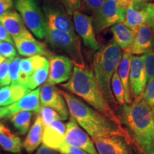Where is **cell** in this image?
I'll use <instances>...</instances> for the list:
<instances>
[{"label": "cell", "instance_id": "ffe728a7", "mask_svg": "<svg viewBox=\"0 0 154 154\" xmlns=\"http://www.w3.org/2000/svg\"><path fill=\"white\" fill-rule=\"evenodd\" d=\"M149 16V4L131 5L126 11V17L123 24L136 33L141 25L146 24Z\"/></svg>", "mask_w": 154, "mask_h": 154}, {"label": "cell", "instance_id": "f6af8a7d", "mask_svg": "<svg viewBox=\"0 0 154 154\" xmlns=\"http://www.w3.org/2000/svg\"><path fill=\"white\" fill-rule=\"evenodd\" d=\"M5 59H5V57H2V56L1 54H0V65H1V63H2L3 61L5 60Z\"/></svg>", "mask_w": 154, "mask_h": 154}, {"label": "cell", "instance_id": "3957f363", "mask_svg": "<svg viewBox=\"0 0 154 154\" xmlns=\"http://www.w3.org/2000/svg\"><path fill=\"white\" fill-rule=\"evenodd\" d=\"M121 119L140 151L154 154V114L143 96L123 106Z\"/></svg>", "mask_w": 154, "mask_h": 154}, {"label": "cell", "instance_id": "4fadbf2b", "mask_svg": "<svg viewBox=\"0 0 154 154\" xmlns=\"http://www.w3.org/2000/svg\"><path fill=\"white\" fill-rule=\"evenodd\" d=\"M99 154H131L130 142L122 136L92 138Z\"/></svg>", "mask_w": 154, "mask_h": 154}, {"label": "cell", "instance_id": "9a60e30c", "mask_svg": "<svg viewBox=\"0 0 154 154\" xmlns=\"http://www.w3.org/2000/svg\"><path fill=\"white\" fill-rule=\"evenodd\" d=\"M40 89L41 88H36L26 94L19 101L8 106H5V119H9L15 113L21 111H34L38 114L42 109L40 103Z\"/></svg>", "mask_w": 154, "mask_h": 154}, {"label": "cell", "instance_id": "e0dca14e", "mask_svg": "<svg viewBox=\"0 0 154 154\" xmlns=\"http://www.w3.org/2000/svg\"><path fill=\"white\" fill-rule=\"evenodd\" d=\"M153 49L154 32L149 25L144 24L138 29L134 43L128 51L132 55H143Z\"/></svg>", "mask_w": 154, "mask_h": 154}, {"label": "cell", "instance_id": "ee69618b", "mask_svg": "<svg viewBox=\"0 0 154 154\" xmlns=\"http://www.w3.org/2000/svg\"><path fill=\"white\" fill-rule=\"evenodd\" d=\"M148 0H134V5H140V4L146 3Z\"/></svg>", "mask_w": 154, "mask_h": 154}, {"label": "cell", "instance_id": "83f0119b", "mask_svg": "<svg viewBox=\"0 0 154 154\" xmlns=\"http://www.w3.org/2000/svg\"><path fill=\"white\" fill-rule=\"evenodd\" d=\"M49 63L47 61L40 68L34 71L29 79L26 86L31 90H34L44 82H47L49 77Z\"/></svg>", "mask_w": 154, "mask_h": 154}, {"label": "cell", "instance_id": "ab89813d", "mask_svg": "<svg viewBox=\"0 0 154 154\" xmlns=\"http://www.w3.org/2000/svg\"><path fill=\"white\" fill-rule=\"evenodd\" d=\"M0 42H10V43H14L12 37L7 32V31L4 27L1 22H0Z\"/></svg>", "mask_w": 154, "mask_h": 154}, {"label": "cell", "instance_id": "e575fe53", "mask_svg": "<svg viewBox=\"0 0 154 154\" xmlns=\"http://www.w3.org/2000/svg\"><path fill=\"white\" fill-rule=\"evenodd\" d=\"M0 54L5 59H13L17 57V49L14 44L7 42H0Z\"/></svg>", "mask_w": 154, "mask_h": 154}, {"label": "cell", "instance_id": "52a82bcc", "mask_svg": "<svg viewBox=\"0 0 154 154\" xmlns=\"http://www.w3.org/2000/svg\"><path fill=\"white\" fill-rule=\"evenodd\" d=\"M15 8L26 26L36 38H45L47 25L36 0H14Z\"/></svg>", "mask_w": 154, "mask_h": 154}, {"label": "cell", "instance_id": "4316f807", "mask_svg": "<svg viewBox=\"0 0 154 154\" xmlns=\"http://www.w3.org/2000/svg\"><path fill=\"white\" fill-rule=\"evenodd\" d=\"M33 113L32 111H21L11 116V123L19 135H24L29 130Z\"/></svg>", "mask_w": 154, "mask_h": 154}, {"label": "cell", "instance_id": "60d3db41", "mask_svg": "<svg viewBox=\"0 0 154 154\" xmlns=\"http://www.w3.org/2000/svg\"><path fill=\"white\" fill-rule=\"evenodd\" d=\"M146 24L152 29L154 32V3L149 4V16H148Z\"/></svg>", "mask_w": 154, "mask_h": 154}, {"label": "cell", "instance_id": "5b68a950", "mask_svg": "<svg viewBox=\"0 0 154 154\" xmlns=\"http://www.w3.org/2000/svg\"><path fill=\"white\" fill-rule=\"evenodd\" d=\"M45 39L54 50L66 55L75 66H86L82 51V42L76 33H66L47 29Z\"/></svg>", "mask_w": 154, "mask_h": 154}, {"label": "cell", "instance_id": "74e56055", "mask_svg": "<svg viewBox=\"0 0 154 154\" xmlns=\"http://www.w3.org/2000/svg\"><path fill=\"white\" fill-rule=\"evenodd\" d=\"M57 151L61 154H88L84 150L74 147V146H69L66 143L61 146Z\"/></svg>", "mask_w": 154, "mask_h": 154}, {"label": "cell", "instance_id": "8fae6325", "mask_svg": "<svg viewBox=\"0 0 154 154\" xmlns=\"http://www.w3.org/2000/svg\"><path fill=\"white\" fill-rule=\"evenodd\" d=\"M74 63L63 55H53L49 58V73L47 83L49 84H61L72 77Z\"/></svg>", "mask_w": 154, "mask_h": 154}, {"label": "cell", "instance_id": "30bf717a", "mask_svg": "<svg viewBox=\"0 0 154 154\" xmlns=\"http://www.w3.org/2000/svg\"><path fill=\"white\" fill-rule=\"evenodd\" d=\"M65 143L84 150L88 154H99L91 138L88 136L87 133L82 129L72 117L66 124Z\"/></svg>", "mask_w": 154, "mask_h": 154}, {"label": "cell", "instance_id": "bcb514c9", "mask_svg": "<svg viewBox=\"0 0 154 154\" xmlns=\"http://www.w3.org/2000/svg\"><path fill=\"white\" fill-rule=\"evenodd\" d=\"M153 114H154V109H153Z\"/></svg>", "mask_w": 154, "mask_h": 154}, {"label": "cell", "instance_id": "d4e9b609", "mask_svg": "<svg viewBox=\"0 0 154 154\" xmlns=\"http://www.w3.org/2000/svg\"><path fill=\"white\" fill-rule=\"evenodd\" d=\"M48 61L44 56L36 55L26 59H22L21 61L19 83L26 86L30 76L34 71L42 67Z\"/></svg>", "mask_w": 154, "mask_h": 154}, {"label": "cell", "instance_id": "7bdbcfd3", "mask_svg": "<svg viewBox=\"0 0 154 154\" xmlns=\"http://www.w3.org/2000/svg\"><path fill=\"white\" fill-rule=\"evenodd\" d=\"M5 106L0 107V119H5Z\"/></svg>", "mask_w": 154, "mask_h": 154}, {"label": "cell", "instance_id": "8992f818", "mask_svg": "<svg viewBox=\"0 0 154 154\" xmlns=\"http://www.w3.org/2000/svg\"><path fill=\"white\" fill-rule=\"evenodd\" d=\"M133 4L134 0H105L92 17L96 33L99 34L109 26L124 22L127 9Z\"/></svg>", "mask_w": 154, "mask_h": 154}, {"label": "cell", "instance_id": "f1b7e54d", "mask_svg": "<svg viewBox=\"0 0 154 154\" xmlns=\"http://www.w3.org/2000/svg\"><path fill=\"white\" fill-rule=\"evenodd\" d=\"M111 89H112L113 94L117 103L122 106L126 104L124 88L119 77L118 70L113 74L112 79H111Z\"/></svg>", "mask_w": 154, "mask_h": 154}, {"label": "cell", "instance_id": "836d02e7", "mask_svg": "<svg viewBox=\"0 0 154 154\" xmlns=\"http://www.w3.org/2000/svg\"><path fill=\"white\" fill-rule=\"evenodd\" d=\"M144 64L147 74V82L154 79V49L143 54Z\"/></svg>", "mask_w": 154, "mask_h": 154}, {"label": "cell", "instance_id": "6da1fadb", "mask_svg": "<svg viewBox=\"0 0 154 154\" xmlns=\"http://www.w3.org/2000/svg\"><path fill=\"white\" fill-rule=\"evenodd\" d=\"M59 91L66 100L71 117L91 138L118 136L129 142L132 140L129 133L122 126L111 121L74 94L60 89Z\"/></svg>", "mask_w": 154, "mask_h": 154}, {"label": "cell", "instance_id": "d6a6232c", "mask_svg": "<svg viewBox=\"0 0 154 154\" xmlns=\"http://www.w3.org/2000/svg\"><path fill=\"white\" fill-rule=\"evenodd\" d=\"M12 59H6L0 65V86H9L11 84L9 74V65Z\"/></svg>", "mask_w": 154, "mask_h": 154}, {"label": "cell", "instance_id": "7a4b0ae2", "mask_svg": "<svg viewBox=\"0 0 154 154\" xmlns=\"http://www.w3.org/2000/svg\"><path fill=\"white\" fill-rule=\"evenodd\" d=\"M61 86L69 93L84 100L90 106L111 121L122 126L121 116L108 101L91 69L86 66H74L70 79L66 84H61Z\"/></svg>", "mask_w": 154, "mask_h": 154}, {"label": "cell", "instance_id": "1f68e13d", "mask_svg": "<svg viewBox=\"0 0 154 154\" xmlns=\"http://www.w3.org/2000/svg\"><path fill=\"white\" fill-rule=\"evenodd\" d=\"M22 59L16 57L13 58L9 65V74L11 78V85L19 84V74H20V64Z\"/></svg>", "mask_w": 154, "mask_h": 154}, {"label": "cell", "instance_id": "cb8c5ba5", "mask_svg": "<svg viewBox=\"0 0 154 154\" xmlns=\"http://www.w3.org/2000/svg\"><path fill=\"white\" fill-rule=\"evenodd\" d=\"M132 54L129 51H124L122 54L121 62L118 68V73L121 82L124 86L125 91V101L126 104H131L132 103L131 91L129 85V76L131 63Z\"/></svg>", "mask_w": 154, "mask_h": 154}, {"label": "cell", "instance_id": "c3c4849f", "mask_svg": "<svg viewBox=\"0 0 154 154\" xmlns=\"http://www.w3.org/2000/svg\"><path fill=\"white\" fill-rule=\"evenodd\" d=\"M17 154H19V153H17Z\"/></svg>", "mask_w": 154, "mask_h": 154}, {"label": "cell", "instance_id": "8d00e7d4", "mask_svg": "<svg viewBox=\"0 0 154 154\" xmlns=\"http://www.w3.org/2000/svg\"><path fill=\"white\" fill-rule=\"evenodd\" d=\"M69 14H73L76 11H79L81 7L82 0H59Z\"/></svg>", "mask_w": 154, "mask_h": 154}, {"label": "cell", "instance_id": "7dc6e473", "mask_svg": "<svg viewBox=\"0 0 154 154\" xmlns=\"http://www.w3.org/2000/svg\"><path fill=\"white\" fill-rule=\"evenodd\" d=\"M0 153H1V151H0Z\"/></svg>", "mask_w": 154, "mask_h": 154}, {"label": "cell", "instance_id": "f546056e", "mask_svg": "<svg viewBox=\"0 0 154 154\" xmlns=\"http://www.w3.org/2000/svg\"><path fill=\"white\" fill-rule=\"evenodd\" d=\"M105 0H82L80 11L90 17H93L101 8Z\"/></svg>", "mask_w": 154, "mask_h": 154}, {"label": "cell", "instance_id": "7402d4cb", "mask_svg": "<svg viewBox=\"0 0 154 154\" xmlns=\"http://www.w3.org/2000/svg\"><path fill=\"white\" fill-rule=\"evenodd\" d=\"M44 125L39 114L36 118L34 124L29 131L26 138H25L23 147L29 153H33L38 149L43 140Z\"/></svg>", "mask_w": 154, "mask_h": 154}, {"label": "cell", "instance_id": "4dcf8cb0", "mask_svg": "<svg viewBox=\"0 0 154 154\" xmlns=\"http://www.w3.org/2000/svg\"><path fill=\"white\" fill-rule=\"evenodd\" d=\"M43 121L44 127L48 126L57 121H62L60 115L57 111L49 107L42 106L40 113H38Z\"/></svg>", "mask_w": 154, "mask_h": 154}, {"label": "cell", "instance_id": "5bb4252c", "mask_svg": "<svg viewBox=\"0 0 154 154\" xmlns=\"http://www.w3.org/2000/svg\"><path fill=\"white\" fill-rule=\"evenodd\" d=\"M13 41L20 55L29 57L43 55L44 57L47 56L49 58L54 55L48 49L45 44L36 40L30 32L22 36L14 38Z\"/></svg>", "mask_w": 154, "mask_h": 154}, {"label": "cell", "instance_id": "277c9868", "mask_svg": "<svg viewBox=\"0 0 154 154\" xmlns=\"http://www.w3.org/2000/svg\"><path fill=\"white\" fill-rule=\"evenodd\" d=\"M121 58V49L113 41L96 51L92 63L93 73L96 82L115 110L117 109L118 103L111 89V79L118 70Z\"/></svg>", "mask_w": 154, "mask_h": 154}, {"label": "cell", "instance_id": "7c38bea8", "mask_svg": "<svg viewBox=\"0 0 154 154\" xmlns=\"http://www.w3.org/2000/svg\"><path fill=\"white\" fill-rule=\"evenodd\" d=\"M147 84V74L143 56H132L131 63L129 85L134 99L143 96Z\"/></svg>", "mask_w": 154, "mask_h": 154}, {"label": "cell", "instance_id": "ba28073f", "mask_svg": "<svg viewBox=\"0 0 154 154\" xmlns=\"http://www.w3.org/2000/svg\"><path fill=\"white\" fill-rule=\"evenodd\" d=\"M73 19L75 31L82 38L84 45L92 51H98L100 45L95 35L93 17L76 11L73 14Z\"/></svg>", "mask_w": 154, "mask_h": 154}, {"label": "cell", "instance_id": "484cf974", "mask_svg": "<svg viewBox=\"0 0 154 154\" xmlns=\"http://www.w3.org/2000/svg\"><path fill=\"white\" fill-rule=\"evenodd\" d=\"M0 147L4 151L14 154L22 151V140L13 134L2 123H0Z\"/></svg>", "mask_w": 154, "mask_h": 154}, {"label": "cell", "instance_id": "44dd1931", "mask_svg": "<svg viewBox=\"0 0 154 154\" xmlns=\"http://www.w3.org/2000/svg\"><path fill=\"white\" fill-rule=\"evenodd\" d=\"M31 91L32 90L22 84L3 86L0 88V107L13 104Z\"/></svg>", "mask_w": 154, "mask_h": 154}, {"label": "cell", "instance_id": "f35d334b", "mask_svg": "<svg viewBox=\"0 0 154 154\" xmlns=\"http://www.w3.org/2000/svg\"><path fill=\"white\" fill-rule=\"evenodd\" d=\"M14 0H0V16L12 9Z\"/></svg>", "mask_w": 154, "mask_h": 154}, {"label": "cell", "instance_id": "b9f144b4", "mask_svg": "<svg viewBox=\"0 0 154 154\" xmlns=\"http://www.w3.org/2000/svg\"><path fill=\"white\" fill-rule=\"evenodd\" d=\"M34 154H61L59 151L50 149L47 146H44V144L40 146L36 151Z\"/></svg>", "mask_w": 154, "mask_h": 154}, {"label": "cell", "instance_id": "2e32d148", "mask_svg": "<svg viewBox=\"0 0 154 154\" xmlns=\"http://www.w3.org/2000/svg\"><path fill=\"white\" fill-rule=\"evenodd\" d=\"M44 10L48 29L66 33H76L74 22L66 13L61 9L49 7L45 8Z\"/></svg>", "mask_w": 154, "mask_h": 154}, {"label": "cell", "instance_id": "603a6c76", "mask_svg": "<svg viewBox=\"0 0 154 154\" xmlns=\"http://www.w3.org/2000/svg\"><path fill=\"white\" fill-rule=\"evenodd\" d=\"M111 31L113 36V42L124 51H128L134 43L136 32L123 23L111 26Z\"/></svg>", "mask_w": 154, "mask_h": 154}, {"label": "cell", "instance_id": "d590c367", "mask_svg": "<svg viewBox=\"0 0 154 154\" xmlns=\"http://www.w3.org/2000/svg\"><path fill=\"white\" fill-rule=\"evenodd\" d=\"M143 99L148 103V105L151 108L154 109V79L148 82L146 84L145 91L143 95Z\"/></svg>", "mask_w": 154, "mask_h": 154}, {"label": "cell", "instance_id": "ac0fdd59", "mask_svg": "<svg viewBox=\"0 0 154 154\" xmlns=\"http://www.w3.org/2000/svg\"><path fill=\"white\" fill-rule=\"evenodd\" d=\"M66 124L61 121H57L48 126L44 127L43 134L44 145L57 151L65 143Z\"/></svg>", "mask_w": 154, "mask_h": 154}, {"label": "cell", "instance_id": "9c48e42d", "mask_svg": "<svg viewBox=\"0 0 154 154\" xmlns=\"http://www.w3.org/2000/svg\"><path fill=\"white\" fill-rule=\"evenodd\" d=\"M40 103L42 106L49 107L60 115L61 120L66 121L69 118L68 106L63 96L52 84L46 83L40 89Z\"/></svg>", "mask_w": 154, "mask_h": 154}, {"label": "cell", "instance_id": "d6986e66", "mask_svg": "<svg viewBox=\"0 0 154 154\" xmlns=\"http://www.w3.org/2000/svg\"><path fill=\"white\" fill-rule=\"evenodd\" d=\"M0 22L13 39L29 33L24 21L17 11L10 10L0 16Z\"/></svg>", "mask_w": 154, "mask_h": 154}]
</instances>
